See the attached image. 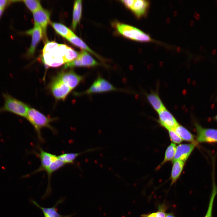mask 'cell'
I'll return each mask as SVG.
<instances>
[{"label":"cell","instance_id":"cell-1","mask_svg":"<svg viewBox=\"0 0 217 217\" xmlns=\"http://www.w3.org/2000/svg\"><path fill=\"white\" fill-rule=\"evenodd\" d=\"M26 118L33 126L39 141L41 143L44 140L42 136L41 131L43 128L50 129L54 134L57 133L55 129L51 125V123L56 120L55 118H52L46 116L36 109L29 108Z\"/></svg>","mask_w":217,"mask_h":217},{"label":"cell","instance_id":"cell-2","mask_svg":"<svg viewBox=\"0 0 217 217\" xmlns=\"http://www.w3.org/2000/svg\"><path fill=\"white\" fill-rule=\"evenodd\" d=\"M114 24L117 32L126 38L140 42H150L153 41L148 34L136 27L119 22Z\"/></svg>","mask_w":217,"mask_h":217},{"label":"cell","instance_id":"cell-3","mask_svg":"<svg viewBox=\"0 0 217 217\" xmlns=\"http://www.w3.org/2000/svg\"><path fill=\"white\" fill-rule=\"evenodd\" d=\"M4 100L3 106L0 108V112H8L26 118L29 106L24 102L15 98L8 94H3Z\"/></svg>","mask_w":217,"mask_h":217},{"label":"cell","instance_id":"cell-4","mask_svg":"<svg viewBox=\"0 0 217 217\" xmlns=\"http://www.w3.org/2000/svg\"><path fill=\"white\" fill-rule=\"evenodd\" d=\"M114 91L126 90L115 87L106 79L99 76L88 89L77 95H90Z\"/></svg>","mask_w":217,"mask_h":217},{"label":"cell","instance_id":"cell-5","mask_svg":"<svg viewBox=\"0 0 217 217\" xmlns=\"http://www.w3.org/2000/svg\"><path fill=\"white\" fill-rule=\"evenodd\" d=\"M197 133L196 142L198 143H217V129L206 128L194 123Z\"/></svg>","mask_w":217,"mask_h":217},{"label":"cell","instance_id":"cell-6","mask_svg":"<svg viewBox=\"0 0 217 217\" xmlns=\"http://www.w3.org/2000/svg\"><path fill=\"white\" fill-rule=\"evenodd\" d=\"M121 1L137 18L141 17L146 14L149 5V2L147 0H125Z\"/></svg>","mask_w":217,"mask_h":217},{"label":"cell","instance_id":"cell-7","mask_svg":"<svg viewBox=\"0 0 217 217\" xmlns=\"http://www.w3.org/2000/svg\"><path fill=\"white\" fill-rule=\"evenodd\" d=\"M56 77L72 90L83 80L84 77L77 74L73 70H69L60 72Z\"/></svg>","mask_w":217,"mask_h":217},{"label":"cell","instance_id":"cell-8","mask_svg":"<svg viewBox=\"0 0 217 217\" xmlns=\"http://www.w3.org/2000/svg\"><path fill=\"white\" fill-rule=\"evenodd\" d=\"M39 152H34V154L38 157L40 161V165L35 171L32 172L29 175L46 170L54 161L58 159V156L56 155L46 152L43 150L40 146H38Z\"/></svg>","mask_w":217,"mask_h":217},{"label":"cell","instance_id":"cell-9","mask_svg":"<svg viewBox=\"0 0 217 217\" xmlns=\"http://www.w3.org/2000/svg\"><path fill=\"white\" fill-rule=\"evenodd\" d=\"M50 87L54 96L58 100H64L72 90L56 77L51 83Z\"/></svg>","mask_w":217,"mask_h":217},{"label":"cell","instance_id":"cell-10","mask_svg":"<svg viewBox=\"0 0 217 217\" xmlns=\"http://www.w3.org/2000/svg\"><path fill=\"white\" fill-rule=\"evenodd\" d=\"M158 113L159 123L168 130H174L179 124L173 115L165 107Z\"/></svg>","mask_w":217,"mask_h":217},{"label":"cell","instance_id":"cell-11","mask_svg":"<svg viewBox=\"0 0 217 217\" xmlns=\"http://www.w3.org/2000/svg\"><path fill=\"white\" fill-rule=\"evenodd\" d=\"M33 15L34 23L38 24L41 27L43 36L46 39L47 27L48 24L50 23V13L42 8L33 13Z\"/></svg>","mask_w":217,"mask_h":217},{"label":"cell","instance_id":"cell-12","mask_svg":"<svg viewBox=\"0 0 217 217\" xmlns=\"http://www.w3.org/2000/svg\"><path fill=\"white\" fill-rule=\"evenodd\" d=\"M26 33L32 36L31 45L28 50V54L30 55H33L36 47L43 36L42 30L40 26L34 23L33 27L26 32Z\"/></svg>","mask_w":217,"mask_h":217},{"label":"cell","instance_id":"cell-13","mask_svg":"<svg viewBox=\"0 0 217 217\" xmlns=\"http://www.w3.org/2000/svg\"><path fill=\"white\" fill-rule=\"evenodd\" d=\"M197 144V143L181 144L177 147L173 161L180 160L185 162Z\"/></svg>","mask_w":217,"mask_h":217},{"label":"cell","instance_id":"cell-14","mask_svg":"<svg viewBox=\"0 0 217 217\" xmlns=\"http://www.w3.org/2000/svg\"><path fill=\"white\" fill-rule=\"evenodd\" d=\"M64 199V198H61L56 202L54 206L49 208L42 207L34 200H30V202L42 210L43 214L44 217H72L74 214L63 215L59 214L58 212V209L57 207L59 204L62 203Z\"/></svg>","mask_w":217,"mask_h":217},{"label":"cell","instance_id":"cell-15","mask_svg":"<svg viewBox=\"0 0 217 217\" xmlns=\"http://www.w3.org/2000/svg\"><path fill=\"white\" fill-rule=\"evenodd\" d=\"M65 164L58 157V159L52 162L45 171L47 173L48 177L47 187L45 193L42 197V199H44L49 197L51 194L52 189L50 184L51 177L55 172L61 168Z\"/></svg>","mask_w":217,"mask_h":217},{"label":"cell","instance_id":"cell-16","mask_svg":"<svg viewBox=\"0 0 217 217\" xmlns=\"http://www.w3.org/2000/svg\"><path fill=\"white\" fill-rule=\"evenodd\" d=\"M100 147L90 149L82 152L77 153H65L58 156V158L65 165L73 164L76 158L80 155L101 149Z\"/></svg>","mask_w":217,"mask_h":217},{"label":"cell","instance_id":"cell-17","mask_svg":"<svg viewBox=\"0 0 217 217\" xmlns=\"http://www.w3.org/2000/svg\"><path fill=\"white\" fill-rule=\"evenodd\" d=\"M146 98L153 108L157 112H159L165 108L157 92H152L147 94Z\"/></svg>","mask_w":217,"mask_h":217},{"label":"cell","instance_id":"cell-18","mask_svg":"<svg viewBox=\"0 0 217 217\" xmlns=\"http://www.w3.org/2000/svg\"><path fill=\"white\" fill-rule=\"evenodd\" d=\"M77 58L79 60L80 67H92L99 64L98 62L85 50L81 51Z\"/></svg>","mask_w":217,"mask_h":217},{"label":"cell","instance_id":"cell-19","mask_svg":"<svg viewBox=\"0 0 217 217\" xmlns=\"http://www.w3.org/2000/svg\"><path fill=\"white\" fill-rule=\"evenodd\" d=\"M82 4L81 0H76L74 2L73 13L72 27L75 30L80 22L82 15Z\"/></svg>","mask_w":217,"mask_h":217},{"label":"cell","instance_id":"cell-20","mask_svg":"<svg viewBox=\"0 0 217 217\" xmlns=\"http://www.w3.org/2000/svg\"><path fill=\"white\" fill-rule=\"evenodd\" d=\"M50 23L56 32L66 39L75 35L71 30L62 24L53 22Z\"/></svg>","mask_w":217,"mask_h":217},{"label":"cell","instance_id":"cell-21","mask_svg":"<svg viewBox=\"0 0 217 217\" xmlns=\"http://www.w3.org/2000/svg\"><path fill=\"white\" fill-rule=\"evenodd\" d=\"M184 162L180 160L173 161L171 178V185L176 182L180 177L183 170Z\"/></svg>","mask_w":217,"mask_h":217},{"label":"cell","instance_id":"cell-22","mask_svg":"<svg viewBox=\"0 0 217 217\" xmlns=\"http://www.w3.org/2000/svg\"><path fill=\"white\" fill-rule=\"evenodd\" d=\"M174 130L182 140L192 143H197L195 140L193 135L182 126L179 124L175 128Z\"/></svg>","mask_w":217,"mask_h":217},{"label":"cell","instance_id":"cell-23","mask_svg":"<svg viewBox=\"0 0 217 217\" xmlns=\"http://www.w3.org/2000/svg\"><path fill=\"white\" fill-rule=\"evenodd\" d=\"M67 39L74 46L83 49V50L90 52L91 54L97 57L99 59L101 58L81 39L76 35Z\"/></svg>","mask_w":217,"mask_h":217},{"label":"cell","instance_id":"cell-24","mask_svg":"<svg viewBox=\"0 0 217 217\" xmlns=\"http://www.w3.org/2000/svg\"><path fill=\"white\" fill-rule=\"evenodd\" d=\"M217 194V186L215 182L214 176H213L212 190L207 210L204 217H212V209L214 201Z\"/></svg>","mask_w":217,"mask_h":217},{"label":"cell","instance_id":"cell-25","mask_svg":"<svg viewBox=\"0 0 217 217\" xmlns=\"http://www.w3.org/2000/svg\"><path fill=\"white\" fill-rule=\"evenodd\" d=\"M175 144L171 143L167 148L164 160L160 164L159 167L161 166L166 162L171 161L174 159L176 149Z\"/></svg>","mask_w":217,"mask_h":217},{"label":"cell","instance_id":"cell-26","mask_svg":"<svg viewBox=\"0 0 217 217\" xmlns=\"http://www.w3.org/2000/svg\"><path fill=\"white\" fill-rule=\"evenodd\" d=\"M79 53L76 51L68 46L64 56L62 57L64 63L71 61L76 59L78 56Z\"/></svg>","mask_w":217,"mask_h":217},{"label":"cell","instance_id":"cell-27","mask_svg":"<svg viewBox=\"0 0 217 217\" xmlns=\"http://www.w3.org/2000/svg\"><path fill=\"white\" fill-rule=\"evenodd\" d=\"M26 6L33 13L42 8L40 3L39 0H23Z\"/></svg>","mask_w":217,"mask_h":217},{"label":"cell","instance_id":"cell-28","mask_svg":"<svg viewBox=\"0 0 217 217\" xmlns=\"http://www.w3.org/2000/svg\"><path fill=\"white\" fill-rule=\"evenodd\" d=\"M59 44L55 41H47L43 49V53H51L57 48Z\"/></svg>","mask_w":217,"mask_h":217},{"label":"cell","instance_id":"cell-29","mask_svg":"<svg viewBox=\"0 0 217 217\" xmlns=\"http://www.w3.org/2000/svg\"><path fill=\"white\" fill-rule=\"evenodd\" d=\"M168 131L170 137L173 142L176 143H179L182 141V140L174 130H170Z\"/></svg>","mask_w":217,"mask_h":217},{"label":"cell","instance_id":"cell-30","mask_svg":"<svg viewBox=\"0 0 217 217\" xmlns=\"http://www.w3.org/2000/svg\"><path fill=\"white\" fill-rule=\"evenodd\" d=\"M166 206L165 205L159 206L158 211L156 212V217H165L167 213L165 212Z\"/></svg>","mask_w":217,"mask_h":217},{"label":"cell","instance_id":"cell-31","mask_svg":"<svg viewBox=\"0 0 217 217\" xmlns=\"http://www.w3.org/2000/svg\"><path fill=\"white\" fill-rule=\"evenodd\" d=\"M12 1L6 0H0V9L4 8L6 5L11 3Z\"/></svg>","mask_w":217,"mask_h":217},{"label":"cell","instance_id":"cell-32","mask_svg":"<svg viewBox=\"0 0 217 217\" xmlns=\"http://www.w3.org/2000/svg\"><path fill=\"white\" fill-rule=\"evenodd\" d=\"M141 216V217H156V212L149 213L148 214H142Z\"/></svg>","mask_w":217,"mask_h":217},{"label":"cell","instance_id":"cell-33","mask_svg":"<svg viewBox=\"0 0 217 217\" xmlns=\"http://www.w3.org/2000/svg\"><path fill=\"white\" fill-rule=\"evenodd\" d=\"M165 217H176L174 215L171 213H167Z\"/></svg>","mask_w":217,"mask_h":217},{"label":"cell","instance_id":"cell-34","mask_svg":"<svg viewBox=\"0 0 217 217\" xmlns=\"http://www.w3.org/2000/svg\"><path fill=\"white\" fill-rule=\"evenodd\" d=\"M4 8H2L0 9V17L2 15V14L3 12Z\"/></svg>","mask_w":217,"mask_h":217},{"label":"cell","instance_id":"cell-35","mask_svg":"<svg viewBox=\"0 0 217 217\" xmlns=\"http://www.w3.org/2000/svg\"><path fill=\"white\" fill-rule=\"evenodd\" d=\"M214 118L217 122V114L214 117Z\"/></svg>","mask_w":217,"mask_h":217}]
</instances>
